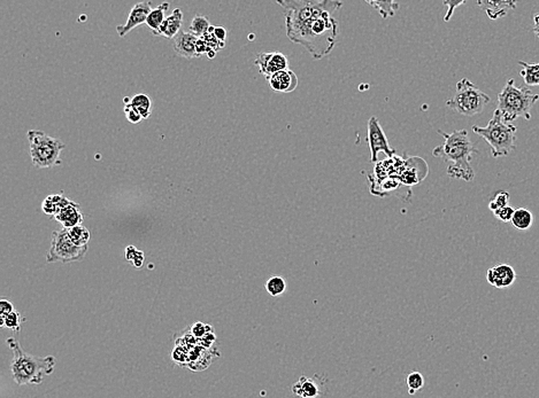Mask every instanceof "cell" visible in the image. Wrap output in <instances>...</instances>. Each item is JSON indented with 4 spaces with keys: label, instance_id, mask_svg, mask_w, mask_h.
<instances>
[{
    "label": "cell",
    "instance_id": "1",
    "mask_svg": "<svg viewBox=\"0 0 539 398\" xmlns=\"http://www.w3.org/2000/svg\"><path fill=\"white\" fill-rule=\"evenodd\" d=\"M286 13V36L301 45L313 59L327 57L337 44L338 22L335 13L342 6L338 0H280Z\"/></svg>",
    "mask_w": 539,
    "mask_h": 398
},
{
    "label": "cell",
    "instance_id": "2",
    "mask_svg": "<svg viewBox=\"0 0 539 398\" xmlns=\"http://www.w3.org/2000/svg\"><path fill=\"white\" fill-rule=\"evenodd\" d=\"M437 132L444 137V144L437 146L432 151V155L443 158L449 163L447 175L451 178L473 181L475 171L471 162L473 155L478 154V151L469 139L467 130H456L452 134H446L438 129Z\"/></svg>",
    "mask_w": 539,
    "mask_h": 398
},
{
    "label": "cell",
    "instance_id": "3",
    "mask_svg": "<svg viewBox=\"0 0 539 398\" xmlns=\"http://www.w3.org/2000/svg\"><path fill=\"white\" fill-rule=\"evenodd\" d=\"M6 343L13 351L11 371L19 386L42 384L45 377L53 373L57 364L53 356L37 357L28 354L14 338H9Z\"/></svg>",
    "mask_w": 539,
    "mask_h": 398
},
{
    "label": "cell",
    "instance_id": "4",
    "mask_svg": "<svg viewBox=\"0 0 539 398\" xmlns=\"http://www.w3.org/2000/svg\"><path fill=\"white\" fill-rule=\"evenodd\" d=\"M539 95L527 87H516L514 80H507L498 95V108L503 121L512 123L518 119H531V109L538 102Z\"/></svg>",
    "mask_w": 539,
    "mask_h": 398
},
{
    "label": "cell",
    "instance_id": "5",
    "mask_svg": "<svg viewBox=\"0 0 539 398\" xmlns=\"http://www.w3.org/2000/svg\"><path fill=\"white\" fill-rule=\"evenodd\" d=\"M473 131L490 145L492 158H503L516 149V127L505 122L498 109L486 127L473 125Z\"/></svg>",
    "mask_w": 539,
    "mask_h": 398
},
{
    "label": "cell",
    "instance_id": "6",
    "mask_svg": "<svg viewBox=\"0 0 539 398\" xmlns=\"http://www.w3.org/2000/svg\"><path fill=\"white\" fill-rule=\"evenodd\" d=\"M27 137L35 167L45 169L61 164L60 153L65 149V144L39 130L28 131Z\"/></svg>",
    "mask_w": 539,
    "mask_h": 398
},
{
    "label": "cell",
    "instance_id": "7",
    "mask_svg": "<svg viewBox=\"0 0 539 398\" xmlns=\"http://www.w3.org/2000/svg\"><path fill=\"white\" fill-rule=\"evenodd\" d=\"M491 99L481 91L468 78H462L456 84V92L446 104L451 109L464 116H475L482 113Z\"/></svg>",
    "mask_w": 539,
    "mask_h": 398
},
{
    "label": "cell",
    "instance_id": "8",
    "mask_svg": "<svg viewBox=\"0 0 539 398\" xmlns=\"http://www.w3.org/2000/svg\"><path fill=\"white\" fill-rule=\"evenodd\" d=\"M88 246L78 247L73 242L69 237L68 229L59 230L52 233L51 247L46 253L48 263H72L82 261L87 255Z\"/></svg>",
    "mask_w": 539,
    "mask_h": 398
},
{
    "label": "cell",
    "instance_id": "9",
    "mask_svg": "<svg viewBox=\"0 0 539 398\" xmlns=\"http://www.w3.org/2000/svg\"><path fill=\"white\" fill-rule=\"evenodd\" d=\"M367 141H368L370 149V161L374 163L379 161L380 153H384L389 158H394V155L396 154V151L391 149L387 134H385L384 130L382 129L376 116H372L368 121Z\"/></svg>",
    "mask_w": 539,
    "mask_h": 398
},
{
    "label": "cell",
    "instance_id": "10",
    "mask_svg": "<svg viewBox=\"0 0 539 398\" xmlns=\"http://www.w3.org/2000/svg\"><path fill=\"white\" fill-rule=\"evenodd\" d=\"M254 65L259 68L260 74L268 78L271 75L289 69V60L281 52H263L256 55Z\"/></svg>",
    "mask_w": 539,
    "mask_h": 398
},
{
    "label": "cell",
    "instance_id": "11",
    "mask_svg": "<svg viewBox=\"0 0 539 398\" xmlns=\"http://www.w3.org/2000/svg\"><path fill=\"white\" fill-rule=\"evenodd\" d=\"M486 280L496 289H508L516 283V272L508 264H498L488 269Z\"/></svg>",
    "mask_w": 539,
    "mask_h": 398
},
{
    "label": "cell",
    "instance_id": "12",
    "mask_svg": "<svg viewBox=\"0 0 539 398\" xmlns=\"http://www.w3.org/2000/svg\"><path fill=\"white\" fill-rule=\"evenodd\" d=\"M151 11H152V9H151V1H142V3L136 4L132 7V11H130L127 23L125 26H119L117 28L119 36L125 37L129 31H132L137 26L146 23V20L149 18Z\"/></svg>",
    "mask_w": 539,
    "mask_h": 398
},
{
    "label": "cell",
    "instance_id": "13",
    "mask_svg": "<svg viewBox=\"0 0 539 398\" xmlns=\"http://www.w3.org/2000/svg\"><path fill=\"white\" fill-rule=\"evenodd\" d=\"M267 80H268L269 87L271 90H274L275 92H293L298 87V76L295 74V72H292L291 69H286V70L271 75Z\"/></svg>",
    "mask_w": 539,
    "mask_h": 398
},
{
    "label": "cell",
    "instance_id": "14",
    "mask_svg": "<svg viewBox=\"0 0 539 398\" xmlns=\"http://www.w3.org/2000/svg\"><path fill=\"white\" fill-rule=\"evenodd\" d=\"M198 39H199V37L194 36V33H191L190 31L181 30L179 35L174 39V50H175L176 53L179 54V57L185 58V59L199 58L197 51H196Z\"/></svg>",
    "mask_w": 539,
    "mask_h": 398
},
{
    "label": "cell",
    "instance_id": "15",
    "mask_svg": "<svg viewBox=\"0 0 539 398\" xmlns=\"http://www.w3.org/2000/svg\"><path fill=\"white\" fill-rule=\"evenodd\" d=\"M477 5L488 14L491 20L506 16L511 9H516L518 3L514 0H503V1H491V0H481L477 1Z\"/></svg>",
    "mask_w": 539,
    "mask_h": 398
},
{
    "label": "cell",
    "instance_id": "16",
    "mask_svg": "<svg viewBox=\"0 0 539 398\" xmlns=\"http://www.w3.org/2000/svg\"><path fill=\"white\" fill-rule=\"evenodd\" d=\"M54 218L63 224L65 229H72L75 226L82 225L83 222V215L80 213V205L73 201L65 208L60 209Z\"/></svg>",
    "mask_w": 539,
    "mask_h": 398
},
{
    "label": "cell",
    "instance_id": "17",
    "mask_svg": "<svg viewBox=\"0 0 539 398\" xmlns=\"http://www.w3.org/2000/svg\"><path fill=\"white\" fill-rule=\"evenodd\" d=\"M183 22V12L181 9H174V12L166 18L159 30V36L166 38H175L181 31Z\"/></svg>",
    "mask_w": 539,
    "mask_h": 398
},
{
    "label": "cell",
    "instance_id": "18",
    "mask_svg": "<svg viewBox=\"0 0 539 398\" xmlns=\"http://www.w3.org/2000/svg\"><path fill=\"white\" fill-rule=\"evenodd\" d=\"M292 392H293V395L301 398H318L321 390H320L319 384H316L315 380L303 375L299 379L298 382H295L292 386Z\"/></svg>",
    "mask_w": 539,
    "mask_h": 398
},
{
    "label": "cell",
    "instance_id": "19",
    "mask_svg": "<svg viewBox=\"0 0 539 398\" xmlns=\"http://www.w3.org/2000/svg\"><path fill=\"white\" fill-rule=\"evenodd\" d=\"M125 104H130L132 109L136 110L143 117V119H147L151 115L152 102H151L149 95L140 93V95H135L134 98L132 99L125 98Z\"/></svg>",
    "mask_w": 539,
    "mask_h": 398
},
{
    "label": "cell",
    "instance_id": "20",
    "mask_svg": "<svg viewBox=\"0 0 539 398\" xmlns=\"http://www.w3.org/2000/svg\"><path fill=\"white\" fill-rule=\"evenodd\" d=\"M168 7H169V4H161V5H159L157 9L151 11L149 18L146 20V24L149 26L150 29L152 30L155 35H159V30H160L161 26H162L164 20H166V18H164V13L167 11Z\"/></svg>",
    "mask_w": 539,
    "mask_h": 398
},
{
    "label": "cell",
    "instance_id": "21",
    "mask_svg": "<svg viewBox=\"0 0 539 398\" xmlns=\"http://www.w3.org/2000/svg\"><path fill=\"white\" fill-rule=\"evenodd\" d=\"M511 223L518 231H527L533 224V213L525 208L516 209Z\"/></svg>",
    "mask_w": 539,
    "mask_h": 398
},
{
    "label": "cell",
    "instance_id": "22",
    "mask_svg": "<svg viewBox=\"0 0 539 398\" xmlns=\"http://www.w3.org/2000/svg\"><path fill=\"white\" fill-rule=\"evenodd\" d=\"M518 65H522L523 68L520 72V75L525 80V83L530 87H539V63L518 61Z\"/></svg>",
    "mask_w": 539,
    "mask_h": 398
},
{
    "label": "cell",
    "instance_id": "23",
    "mask_svg": "<svg viewBox=\"0 0 539 398\" xmlns=\"http://www.w3.org/2000/svg\"><path fill=\"white\" fill-rule=\"evenodd\" d=\"M366 3L370 5V6L374 7L383 18H389L391 16H394L397 11L399 9V4L392 1V0H389V1H372V0H367Z\"/></svg>",
    "mask_w": 539,
    "mask_h": 398
},
{
    "label": "cell",
    "instance_id": "24",
    "mask_svg": "<svg viewBox=\"0 0 539 398\" xmlns=\"http://www.w3.org/2000/svg\"><path fill=\"white\" fill-rule=\"evenodd\" d=\"M209 18L203 15H196L192 21H191L190 27H189V31L191 33H194V36L202 37L205 36L206 33H209Z\"/></svg>",
    "mask_w": 539,
    "mask_h": 398
},
{
    "label": "cell",
    "instance_id": "25",
    "mask_svg": "<svg viewBox=\"0 0 539 398\" xmlns=\"http://www.w3.org/2000/svg\"><path fill=\"white\" fill-rule=\"evenodd\" d=\"M286 281L281 276H273L266 283V291L273 297L281 296L286 291Z\"/></svg>",
    "mask_w": 539,
    "mask_h": 398
},
{
    "label": "cell",
    "instance_id": "26",
    "mask_svg": "<svg viewBox=\"0 0 539 398\" xmlns=\"http://www.w3.org/2000/svg\"><path fill=\"white\" fill-rule=\"evenodd\" d=\"M68 235L73 242L78 247L88 246L90 237H91L89 230L83 225L75 226L72 229H68Z\"/></svg>",
    "mask_w": 539,
    "mask_h": 398
},
{
    "label": "cell",
    "instance_id": "27",
    "mask_svg": "<svg viewBox=\"0 0 539 398\" xmlns=\"http://www.w3.org/2000/svg\"><path fill=\"white\" fill-rule=\"evenodd\" d=\"M23 321L24 318H22V316L18 311H13L9 315L0 317V325L3 327H7L9 330H13L14 332L21 330V324Z\"/></svg>",
    "mask_w": 539,
    "mask_h": 398
},
{
    "label": "cell",
    "instance_id": "28",
    "mask_svg": "<svg viewBox=\"0 0 539 398\" xmlns=\"http://www.w3.org/2000/svg\"><path fill=\"white\" fill-rule=\"evenodd\" d=\"M406 386H407L408 392L411 395H414L415 392L422 389L424 387V377L420 372H412L406 377Z\"/></svg>",
    "mask_w": 539,
    "mask_h": 398
},
{
    "label": "cell",
    "instance_id": "29",
    "mask_svg": "<svg viewBox=\"0 0 539 398\" xmlns=\"http://www.w3.org/2000/svg\"><path fill=\"white\" fill-rule=\"evenodd\" d=\"M510 199L511 194L508 192H506V190H499L496 194L495 198L488 203V208H490L492 213H495V211L499 210V209L503 208V207H507L508 203H510Z\"/></svg>",
    "mask_w": 539,
    "mask_h": 398
},
{
    "label": "cell",
    "instance_id": "30",
    "mask_svg": "<svg viewBox=\"0 0 539 398\" xmlns=\"http://www.w3.org/2000/svg\"><path fill=\"white\" fill-rule=\"evenodd\" d=\"M514 211H516V209L512 208V207H510V205H507V207H503V208L495 211V213H493V215H495L496 217H497L498 220L503 222V223H508V222H511V220H512L513 215H514Z\"/></svg>",
    "mask_w": 539,
    "mask_h": 398
},
{
    "label": "cell",
    "instance_id": "31",
    "mask_svg": "<svg viewBox=\"0 0 539 398\" xmlns=\"http://www.w3.org/2000/svg\"><path fill=\"white\" fill-rule=\"evenodd\" d=\"M205 41L206 44L213 51L218 52L221 48H224V43H221L213 33H206L205 36L202 37Z\"/></svg>",
    "mask_w": 539,
    "mask_h": 398
},
{
    "label": "cell",
    "instance_id": "32",
    "mask_svg": "<svg viewBox=\"0 0 539 398\" xmlns=\"http://www.w3.org/2000/svg\"><path fill=\"white\" fill-rule=\"evenodd\" d=\"M125 116H127V119H128L129 122L132 123V124H137V123L143 121V117L136 110L132 109L130 104H125Z\"/></svg>",
    "mask_w": 539,
    "mask_h": 398
},
{
    "label": "cell",
    "instance_id": "33",
    "mask_svg": "<svg viewBox=\"0 0 539 398\" xmlns=\"http://www.w3.org/2000/svg\"><path fill=\"white\" fill-rule=\"evenodd\" d=\"M142 254V252H140V250L135 249V247H128L127 248V259H129V261L134 262L135 267L136 268H140L142 267V262L138 261V259H142V261H144V256L143 257H137L138 255H140Z\"/></svg>",
    "mask_w": 539,
    "mask_h": 398
},
{
    "label": "cell",
    "instance_id": "34",
    "mask_svg": "<svg viewBox=\"0 0 539 398\" xmlns=\"http://www.w3.org/2000/svg\"><path fill=\"white\" fill-rule=\"evenodd\" d=\"M464 4H465V1H453V0L449 1V0H445L444 5H446V6L449 7V9H447L446 14H445L444 21H450L453 13H454V9H456V7L461 6Z\"/></svg>",
    "mask_w": 539,
    "mask_h": 398
},
{
    "label": "cell",
    "instance_id": "35",
    "mask_svg": "<svg viewBox=\"0 0 539 398\" xmlns=\"http://www.w3.org/2000/svg\"><path fill=\"white\" fill-rule=\"evenodd\" d=\"M207 328H209V326H206V325L202 324V323H196L192 326V335L196 336L197 339H200V338L203 339L206 334L211 333L209 330H206Z\"/></svg>",
    "mask_w": 539,
    "mask_h": 398
},
{
    "label": "cell",
    "instance_id": "36",
    "mask_svg": "<svg viewBox=\"0 0 539 398\" xmlns=\"http://www.w3.org/2000/svg\"><path fill=\"white\" fill-rule=\"evenodd\" d=\"M15 311L14 306H13L12 302H9L7 300L0 301V317L9 315Z\"/></svg>",
    "mask_w": 539,
    "mask_h": 398
},
{
    "label": "cell",
    "instance_id": "37",
    "mask_svg": "<svg viewBox=\"0 0 539 398\" xmlns=\"http://www.w3.org/2000/svg\"><path fill=\"white\" fill-rule=\"evenodd\" d=\"M209 48L206 44L205 41L203 38L198 39L197 45H196V51H197L198 57H202L203 54H207Z\"/></svg>",
    "mask_w": 539,
    "mask_h": 398
},
{
    "label": "cell",
    "instance_id": "38",
    "mask_svg": "<svg viewBox=\"0 0 539 398\" xmlns=\"http://www.w3.org/2000/svg\"><path fill=\"white\" fill-rule=\"evenodd\" d=\"M213 35H214L221 43H224V44H226V30L224 29V27H215L214 31H213Z\"/></svg>",
    "mask_w": 539,
    "mask_h": 398
},
{
    "label": "cell",
    "instance_id": "39",
    "mask_svg": "<svg viewBox=\"0 0 539 398\" xmlns=\"http://www.w3.org/2000/svg\"><path fill=\"white\" fill-rule=\"evenodd\" d=\"M533 33L536 35L537 38L539 39V13L533 16Z\"/></svg>",
    "mask_w": 539,
    "mask_h": 398
},
{
    "label": "cell",
    "instance_id": "40",
    "mask_svg": "<svg viewBox=\"0 0 539 398\" xmlns=\"http://www.w3.org/2000/svg\"><path fill=\"white\" fill-rule=\"evenodd\" d=\"M215 53H216V52L213 51V50L209 48V52H207V55H209V59H213V58L215 57Z\"/></svg>",
    "mask_w": 539,
    "mask_h": 398
}]
</instances>
